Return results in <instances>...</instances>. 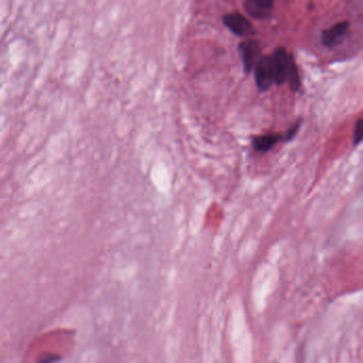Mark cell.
<instances>
[{
  "label": "cell",
  "instance_id": "obj_4",
  "mask_svg": "<svg viewBox=\"0 0 363 363\" xmlns=\"http://www.w3.org/2000/svg\"><path fill=\"white\" fill-rule=\"evenodd\" d=\"M349 25L347 22H341L336 25H333L329 29L325 30L322 35V42L323 44L329 47V48H333L337 45H339L344 39L348 32Z\"/></svg>",
  "mask_w": 363,
  "mask_h": 363
},
{
  "label": "cell",
  "instance_id": "obj_1",
  "mask_svg": "<svg viewBox=\"0 0 363 363\" xmlns=\"http://www.w3.org/2000/svg\"><path fill=\"white\" fill-rule=\"evenodd\" d=\"M256 83L260 91H266L274 82V66L272 55H266L257 62L255 66Z\"/></svg>",
  "mask_w": 363,
  "mask_h": 363
},
{
  "label": "cell",
  "instance_id": "obj_2",
  "mask_svg": "<svg viewBox=\"0 0 363 363\" xmlns=\"http://www.w3.org/2000/svg\"><path fill=\"white\" fill-rule=\"evenodd\" d=\"M224 24L229 30L238 36H247L255 33L252 23L240 13H230L225 15Z\"/></svg>",
  "mask_w": 363,
  "mask_h": 363
},
{
  "label": "cell",
  "instance_id": "obj_3",
  "mask_svg": "<svg viewBox=\"0 0 363 363\" xmlns=\"http://www.w3.org/2000/svg\"><path fill=\"white\" fill-rule=\"evenodd\" d=\"M238 51H240L243 66L247 73L255 68L257 62L261 58V47L257 41H245L241 43Z\"/></svg>",
  "mask_w": 363,
  "mask_h": 363
},
{
  "label": "cell",
  "instance_id": "obj_9",
  "mask_svg": "<svg viewBox=\"0 0 363 363\" xmlns=\"http://www.w3.org/2000/svg\"><path fill=\"white\" fill-rule=\"evenodd\" d=\"M362 120L359 119L356 124V129H355V136H353V144L357 145L360 143L361 138H362Z\"/></svg>",
  "mask_w": 363,
  "mask_h": 363
},
{
  "label": "cell",
  "instance_id": "obj_5",
  "mask_svg": "<svg viewBox=\"0 0 363 363\" xmlns=\"http://www.w3.org/2000/svg\"><path fill=\"white\" fill-rule=\"evenodd\" d=\"M244 10L255 20H265L273 10V0H245Z\"/></svg>",
  "mask_w": 363,
  "mask_h": 363
},
{
  "label": "cell",
  "instance_id": "obj_6",
  "mask_svg": "<svg viewBox=\"0 0 363 363\" xmlns=\"http://www.w3.org/2000/svg\"><path fill=\"white\" fill-rule=\"evenodd\" d=\"M272 58L274 66V82L277 84H282L285 81L289 54L285 52L283 48H278L272 55Z\"/></svg>",
  "mask_w": 363,
  "mask_h": 363
},
{
  "label": "cell",
  "instance_id": "obj_8",
  "mask_svg": "<svg viewBox=\"0 0 363 363\" xmlns=\"http://www.w3.org/2000/svg\"><path fill=\"white\" fill-rule=\"evenodd\" d=\"M285 81L289 82L290 88L293 91H297L300 87V78L297 66L292 55H289V62H288V69H286V75H285Z\"/></svg>",
  "mask_w": 363,
  "mask_h": 363
},
{
  "label": "cell",
  "instance_id": "obj_7",
  "mask_svg": "<svg viewBox=\"0 0 363 363\" xmlns=\"http://www.w3.org/2000/svg\"><path fill=\"white\" fill-rule=\"evenodd\" d=\"M281 139L279 135H264L254 139V148L258 151L265 152L272 149Z\"/></svg>",
  "mask_w": 363,
  "mask_h": 363
}]
</instances>
